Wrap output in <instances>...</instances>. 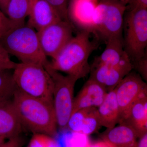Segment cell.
<instances>
[{"label":"cell","instance_id":"1","mask_svg":"<svg viewBox=\"0 0 147 147\" xmlns=\"http://www.w3.org/2000/svg\"><path fill=\"white\" fill-rule=\"evenodd\" d=\"M12 100L21 125L34 134L55 137L58 126L53 103L23 93L16 88Z\"/></svg>","mask_w":147,"mask_h":147},{"label":"cell","instance_id":"2","mask_svg":"<svg viewBox=\"0 0 147 147\" xmlns=\"http://www.w3.org/2000/svg\"><path fill=\"white\" fill-rule=\"evenodd\" d=\"M91 34L88 31H79L49 63L50 67L78 80L87 76L91 69L89 58L98 46L91 40Z\"/></svg>","mask_w":147,"mask_h":147},{"label":"cell","instance_id":"3","mask_svg":"<svg viewBox=\"0 0 147 147\" xmlns=\"http://www.w3.org/2000/svg\"><path fill=\"white\" fill-rule=\"evenodd\" d=\"M0 43L9 54L16 57L22 63L40 64L44 67L49 63L41 49L37 32L27 25L11 30Z\"/></svg>","mask_w":147,"mask_h":147},{"label":"cell","instance_id":"4","mask_svg":"<svg viewBox=\"0 0 147 147\" xmlns=\"http://www.w3.org/2000/svg\"><path fill=\"white\" fill-rule=\"evenodd\" d=\"M13 73L16 88L23 93L53 103L54 84L44 66L17 63Z\"/></svg>","mask_w":147,"mask_h":147},{"label":"cell","instance_id":"5","mask_svg":"<svg viewBox=\"0 0 147 147\" xmlns=\"http://www.w3.org/2000/svg\"><path fill=\"white\" fill-rule=\"evenodd\" d=\"M123 40L125 50L131 63L147 55V8L125 9Z\"/></svg>","mask_w":147,"mask_h":147},{"label":"cell","instance_id":"6","mask_svg":"<svg viewBox=\"0 0 147 147\" xmlns=\"http://www.w3.org/2000/svg\"><path fill=\"white\" fill-rule=\"evenodd\" d=\"M126 6L112 0H98L93 17V32L105 42L123 38V16Z\"/></svg>","mask_w":147,"mask_h":147},{"label":"cell","instance_id":"7","mask_svg":"<svg viewBox=\"0 0 147 147\" xmlns=\"http://www.w3.org/2000/svg\"><path fill=\"white\" fill-rule=\"evenodd\" d=\"M49 62L44 66L52 77L54 84L53 106L58 128L67 129V125L73 109L74 86L78 79L74 76H65L50 67Z\"/></svg>","mask_w":147,"mask_h":147},{"label":"cell","instance_id":"8","mask_svg":"<svg viewBox=\"0 0 147 147\" xmlns=\"http://www.w3.org/2000/svg\"><path fill=\"white\" fill-rule=\"evenodd\" d=\"M74 29L69 21L61 20L37 32L45 56L54 59L73 38Z\"/></svg>","mask_w":147,"mask_h":147},{"label":"cell","instance_id":"9","mask_svg":"<svg viewBox=\"0 0 147 147\" xmlns=\"http://www.w3.org/2000/svg\"><path fill=\"white\" fill-rule=\"evenodd\" d=\"M114 90L119 110V124L121 123L126 119L132 104L147 90V84L140 74L131 71Z\"/></svg>","mask_w":147,"mask_h":147},{"label":"cell","instance_id":"10","mask_svg":"<svg viewBox=\"0 0 147 147\" xmlns=\"http://www.w3.org/2000/svg\"><path fill=\"white\" fill-rule=\"evenodd\" d=\"M133 69L132 63L119 66L92 63L89 79L97 82L108 92L115 89L124 77Z\"/></svg>","mask_w":147,"mask_h":147},{"label":"cell","instance_id":"11","mask_svg":"<svg viewBox=\"0 0 147 147\" xmlns=\"http://www.w3.org/2000/svg\"><path fill=\"white\" fill-rule=\"evenodd\" d=\"M97 3L90 0H69L67 15L74 28L92 34L93 17Z\"/></svg>","mask_w":147,"mask_h":147},{"label":"cell","instance_id":"12","mask_svg":"<svg viewBox=\"0 0 147 147\" xmlns=\"http://www.w3.org/2000/svg\"><path fill=\"white\" fill-rule=\"evenodd\" d=\"M27 26L37 32L62 20L54 7L45 0H32Z\"/></svg>","mask_w":147,"mask_h":147},{"label":"cell","instance_id":"13","mask_svg":"<svg viewBox=\"0 0 147 147\" xmlns=\"http://www.w3.org/2000/svg\"><path fill=\"white\" fill-rule=\"evenodd\" d=\"M100 127L97 108L90 107L72 114L67 122V129L88 136L97 131Z\"/></svg>","mask_w":147,"mask_h":147},{"label":"cell","instance_id":"14","mask_svg":"<svg viewBox=\"0 0 147 147\" xmlns=\"http://www.w3.org/2000/svg\"><path fill=\"white\" fill-rule=\"evenodd\" d=\"M107 93L106 90L97 82L89 79L74 98L71 115L83 108H98L103 102Z\"/></svg>","mask_w":147,"mask_h":147},{"label":"cell","instance_id":"15","mask_svg":"<svg viewBox=\"0 0 147 147\" xmlns=\"http://www.w3.org/2000/svg\"><path fill=\"white\" fill-rule=\"evenodd\" d=\"M102 54L95 59L93 63L119 66L131 63L124 47L123 38H115L105 42Z\"/></svg>","mask_w":147,"mask_h":147},{"label":"cell","instance_id":"16","mask_svg":"<svg viewBox=\"0 0 147 147\" xmlns=\"http://www.w3.org/2000/svg\"><path fill=\"white\" fill-rule=\"evenodd\" d=\"M123 123L134 129L138 138L147 133V90L131 105L127 118Z\"/></svg>","mask_w":147,"mask_h":147},{"label":"cell","instance_id":"17","mask_svg":"<svg viewBox=\"0 0 147 147\" xmlns=\"http://www.w3.org/2000/svg\"><path fill=\"white\" fill-rule=\"evenodd\" d=\"M22 127L12 100L0 103V137L8 139L20 135Z\"/></svg>","mask_w":147,"mask_h":147},{"label":"cell","instance_id":"18","mask_svg":"<svg viewBox=\"0 0 147 147\" xmlns=\"http://www.w3.org/2000/svg\"><path fill=\"white\" fill-rule=\"evenodd\" d=\"M97 111L101 127L109 129L119 124V110L115 90L108 92Z\"/></svg>","mask_w":147,"mask_h":147},{"label":"cell","instance_id":"19","mask_svg":"<svg viewBox=\"0 0 147 147\" xmlns=\"http://www.w3.org/2000/svg\"><path fill=\"white\" fill-rule=\"evenodd\" d=\"M138 138L134 129L124 123L107 129L102 137L115 147H136Z\"/></svg>","mask_w":147,"mask_h":147},{"label":"cell","instance_id":"20","mask_svg":"<svg viewBox=\"0 0 147 147\" xmlns=\"http://www.w3.org/2000/svg\"><path fill=\"white\" fill-rule=\"evenodd\" d=\"M32 0H10L6 14L17 26H24L28 16Z\"/></svg>","mask_w":147,"mask_h":147},{"label":"cell","instance_id":"21","mask_svg":"<svg viewBox=\"0 0 147 147\" xmlns=\"http://www.w3.org/2000/svg\"><path fill=\"white\" fill-rule=\"evenodd\" d=\"M9 71L0 70V103L11 100L16 89L13 74Z\"/></svg>","mask_w":147,"mask_h":147},{"label":"cell","instance_id":"22","mask_svg":"<svg viewBox=\"0 0 147 147\" xmlns=\"http://www.w3.org/2000/svg\"><path fill=\"white\" fill-rule=\"evenodd\" d=\"M28 147H61V146L55 137L46 134H34Z\"/></svg>","mask_w":147,"mask_h":147},{"label":"cell","instance_id":"23","mask_svg":"<svg viewBox=\"0 0 147 147\" xmlns=\"http://www.w3.org/2000/svg\"><path fill=\"white\" fill-rule=\"evenodd\" d=\"M77 134L67 137L63 143L64 146H61V147H89L90 144L87 138L88 136Z\"/></svg>","mask_w":147,"mask_h":147},{"label":"cell","instance_id":"24","mask_svg":"<svg viewBox=\"0 0 147 147\" xmlns=\"http://www.w3.org/2000/svg\"><path fill=\"white\" fill-rule=\"evenodd\" d=\"M45 1L54 7L56 11L59 13L62 20L69 21L68 18V15H67L69 0H45Z\"/></svg>","mask_w":147,"mask_h":147},{"label":"cell","instance_id":"25","mask_svg":"<svg viewBox=\"0 0 147 147\" xmlns=\"http://www.w3.org/2000/svg\"><path fill=\"white\" fill-rule=\"evenodd\" d=\"M17 27L0 9V40L9 31Z\"/></svg>","mask_w":147,"mask_h":147},{"label":"cell","instance_id":"26","mask_svg":"<svg viewBox=\"0 0 147 147\" xmlns=\"http://www.w3.org/2000/svg\"><path fill=\"white\" fill-rule=\"evenodd\" d=\"M133 69L136 68L139 71V74L142 79L147 81V55L139 60L133 63Z\"/></svg>","mask_w":147,"mask_h":147},{"label":"cell","instance_id":"27","mask_svg":"<svg viewBox=\"0 0 147 147\" xmlns=\"http://www.w3.org/2000/svg\"><path fill=\"white\" fill-rule=\"evenodd\" d=\"M25 139L21 135L8 139L1 147H22L25 144Z\"/></svg>","mask_w":147,"mask_h":147},{"label":"cell","instance_id":"28","mask_svg":"<svg viewBox=\"0 0 147 147\" xmlns=\"http://www.w3.org/2000/svg\"><path fill=\"white\" fill-rule=\"evenodd\" d=\"M135 8H147V0H130L126 6V9Z\"/></svg>","mask_w":147,"mask_h":147},{"label":"cell","instance_id":"29","mask_svg":"<svg viewBox=\"0 0 147 147\" xmlns=\"http://www.w3.org/2000/svg\"><path fill=\"white\" fill-rule=\"evenodd\" d=\"M89 147H115L110 142L105 139L97 141L90 144Z\"/></svg>","mask_w":147,"mask_h":147},{"label":"cell","instance_id":"30","mask_svg":"<svg viewBox=\"0 0 147 147\" xmlns=\"http://www.w3.org/2000/svg\"><path fill=\"white\" fill-rule=\"evenodd\" d=\"M136 147H147V133L139 138Z\"/></svg>","mask_w":147,"mask_h":147},{"label":"cell","instance_id":"31","mask_svg":"<svg viewBox=\"0 0 147 147\" xmlns=\"http://www.w3.org/2000/svg\"><path fill=\"white\" fill-rule=\"evenodd\" d=\"M9 55V54L7 53V51L0 43V59L6 60L10 59Z\"/></svg>","mask_w":147,"mask_h":147},{"label":"cell","instance_id":"32","mask_svg":"<svg viewBox=\"0 0 147 147\" xmlns=\"http://www.w3.org/2000/svg\"><path fill=\"white\" fill-rule=\"evenodd\" d=\"M9 1L10 0H0V9L5 14Z\"/></svg>","mask_w":147,"mask_h":147},{"label":"cell","instance_id":"33","mask_svg":"<svg viewBox=\"0 0 147 147\" xmlns=\"http://www.w3.org/2000/svg\"><path fill=\"white\" fill-rule=\"evenodd\" d=\"M112 1L118 2L121 3V4L126 6L128 4L130 0H112Z\"/></svg>","mask_w":147,"mask_h":147},{"label":"cell","instance_id":"34","mask_svg":"<svg viewBox=\"0 0 147 147\" xmlns=\"http://www.w3.org/2000/svg\"><path fill=\"white\" fill-rule=\"evenodd\" d=\"M5 139L3 137H0V147L5 143Z\"/></svg>","mask_w":147,"mask_h":147},{"label":"cell","instance_id":"35","mask_svg":"<svg viewBox=\"0 0 147 147\" xmlns=\"http://www.w3.org/2000/svg\"><path fill=\"white\" fill-rule=\"evenodd\" d=\"M90 1H92L94 2L95 3H98V0H90Z\"/></svg>","mask_w":147,"mask_h":147}]
</instances>
